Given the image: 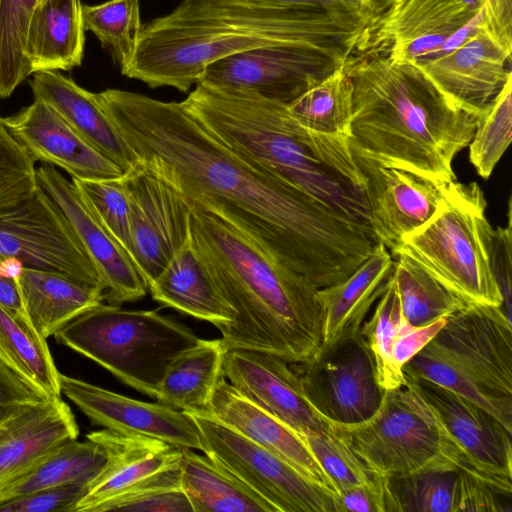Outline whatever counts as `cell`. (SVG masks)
<instances>
[{
  "label": "cell",
  "instance_id": "6da1fadb",
  "mask_svg": "<svg viewBox=\"0 0 512 512\" xmlns=\"http://www.w3.org/2000/svg\"><path fill=\"white\" fill-rule=\"evenodd\" d=\"M96 98L138 161L321 289L375 250L378 238L259 166L181 102L106 89Z\"/></svg>",
  "mask_w": 512,
  "mask_h": 512
},
{
  "label": "cell",
  "instance_id": "7a4b0ae2",
  "mask_svg": "<svg viewBox=\"0 0 512 512\" xmlns=\"http://www.w3.org/2000/svg\"><path fill=\"white\" fill-rule=\"evenodd\" d=\"M368 11L338 12L260 0H183L143 26L121 73L150 88L187 93L213 62L266 46L319 49L348 60Z\"/></svg>",
  "mask_w": 512,
  "mask_h": 512
},
{
  "label": "cell",
  "instance_id": "3957f363",
  "mask_svg": "<svg viewBox=\"0 0 512 512\" xmlns=\"http://www.w3.org/2000/svg\"><path fill=\"white\" fill-rule=\"evenodd\" d=\"M191 204V242L232 310L231 320L217 328L225 350L267 352L291 364L311 361L323 338L318 288L211 211Z\"/></svg>",
  "mask_w": 512,
  "mask_h": 512
},
{
  "label": "cell",
  "instance_id": "277c9868",
  "mask_svg": "<svg viewBox=\"0 0 512 512\" xmlns=\"http://www.w3.org/2000/svg\"><path fill=\"white\" fill-rule=\"evenodd\" d=\"M183 103L231 148L375 235L348 137L307 130L287 104L248 89L201 81Z\"/></svg>",
  "mask_w": 512,
  "mask_h": 512
},
{
  "label": "cell",
  "instance_id": "5b68a950",
  "mask_svg": "<svg viewBox=\"0 0 512 512\" xmlns=\"http://www.w3.org/2000/svg\"><path fill=\"white\" fill-rule=\"evenodd\" d=\"M349 140L389 165L456 181L452 162L469 145L477 117L456 107L418 65L385 55H351Z\"/></svg>",
  "mask_w": 512,
  "mask_h": 512
},
{
  "label": "cell",
  "instance_id": "8992f818",
  "mask_svg": "<svg viewBox=\"0 0 512 512\" xmlns=\"http://www.w3.org/2000/svg\"><path fill=\"white\" fill-rule=\"evenodd\" d=\"M492 414L512 432V327L501 307L468 305L402 367Z\"/></svg>",
  "mask_w": 512,
  "mask_h": 512
},
{
  "label": "cell",
  "instance_id": "52a82bcc",
  "mask_svg": "<svg viewBox=\"0 0 512 512\" xmlns=\"http://www.w3.org/2000/svg\"><path fill=\"white\" fill-rule=\"evenodd\" d=\"M54 337L154 399L171 362L200 340L188 327L155 310L108 303L84 312Z\"/></svg>",
  "mask_w": 512,
  "mask_h": 512
},
{
  "label": "cell",
  "instance_id": "ba28073f",
  "mask_svg": "<svg viewBox=\"0 0 512 512\" xmlns=\"http://www.w3.org/2000/svg\"><path fill=\"white\" fill-rule=\"evenodd\" d=\"M487 203L476 182H455L440 211L402 240V252L469 305L501 307L502 295L490 269L485 217ZM507 315V314H506Z\"/></svg>",
  "mask_w": 512,
  "mask_h": 512
},
{
  "label": "cell",
  "instance_id": "9c48e42d",
  "mask_svg": "<svg viewBox=\"0 0 512 512\" xmlns=\"http://www.w3.org/2000/svg\"><path fill=\"white\" fill-rule=\"evenodd\" d=\"M324 421L328 430L381 479L429 471L467 472L460 453L405 385L384 391L381 405L365 421Z\"/></svg>",
  "mask_w": 512,
  "mask_h": 512
},
{
  "label": "cell",
  "instance_id": "30bf717a",
  "mask_svg": "<svg viewBox=\"0 0 512 512\" xmlns=\"http://www.w3.org/2000/svg\"><path fill=\"white\" fill-rule=\"evenodd\" d=\"M188 413L203 438L204 455L263 497L277 512H340L332 494L279 456L205 411Z\"/></svg>",
  "mask_w": 512,
  "mask_h": 512
},
{
  "label": "cell",
  "instance_id": "8fae6325",
  "mask_svg": "<svg viewBox=\"0 0 512 512\" xmlns=\"http://www.w3.org/2000/svg\"><path fill=\"white\" fill-rule=\"evenodd\" d=\"M9 266L102 286L66 217L39 185L26 201L0 213V269Z\"/></svg>",
  "mask_w": 512,
  "mask_h": 512
},
{
  "label": "cell",
  "instance_id": "7c38bea8",
  "mask_svg": "<svg viewBox=\"0 0 512 512\" xmlns=\"http://www.w3.org/2000/svg\"><path fill=\"white\" fill-rule=\"evenodd\" d=\"M404 385L460 453L467 473L511 496L512 432L485 409L434 382L405 376Z\"/></svg>",
  "mask_w": 512,
  "mask_h": 512
},
{
  "label": "cell",
  "instance_id": "4fadbf2b",
  "mask_svg": "<svg viewBox=\"0 0 512 512\" xmlns=\"http://www.w3.org/2000/svg\"><path fill=\"white\" fill-rule=\"evenodd\" d=\"M365 183L373 231L392 254L402 240L426 225L445 204L453 184L389 165L370 156L348 137Z\"/></svg>",
  "mask_w": 512,
  "mask_h": 512
},
{
  "label": "cell",
  "instance_id": "5bb4252c",
  "mask_svg": "<svg viewBox=\"0 0 512 512\" xmlns=\"http://www.w3.org/2000/svg\"><path fill=\"white\" fill-rule=\"evenodd\" d=\"M297 365L302 388L323 420L355 424L370 418L382 403L371 353L361 336L348 339Z\"/></svg>",
  "mask_w": 512,
  "mask_h": 512
},
{
  "label": "cell",
  "instance_id": "9a60e30c",
  "mask_svg": "<svg viewBox=\"0 0 512 512\" xmlns=\"http://www.w3.org/2000/svg\"><path fill=\"white\" fill-rule=\"evenodd\" d=\"M122 179L130 206L131 257L148 287L188 240L192 204L140 162Z\"/></svg>",
  "mask_w": 512,
  "mask_h": 512
},
{
  "label": "cell",
  "instance_id": "2e32d148",
  "mask_svg": "<svg viewBox=\"0 0 512 512\" xmlns=\"http://www.w3.org/2000/svg\"><path fill=\"white\" fill-rule=\"evenodd\" d=\"M346 61L311 47L266 46L213 62L204 70L201 81L252 90L289 104Z\"/></svg>",
  "mask_w": 512,
  "mask_h": 512
},
{
  "label": "cell",
  "instance_id": "e0dca14e",
  "mask_svg": "<svg viewBox=\"0 0 512 512\" xmlns=\"http://www.w3.org/2000/svg\"><path fill=\"white\" fill-rule=\"evenodd\" d=\"M479 11L458 0H400L370 18L353 55L422 62Z\"/></svg>",
  "mask_w": 512,
  "mask_h": 512
},
{
  "label": "cell",
  "instance_id": "ac0fdd59",
  "mask_svg": "<svg viewBox=\"0 0 512 512\" xmlns=\"http://www.w3.org/2000/svg\"><path fill=\"white\" fill-rule=\"evenodd\" d=\"M37 182L66 217L104 288V301L120 306L146 295L148 287L128 252L103 227L72 180L56 167L41 164Z\"/></svg>",
  "mask_w": 512,
  "mask_h": 512
},
{
  "label": "cell",
  "instance_id": "d6986e66",
  "mask_svg": "<svg viewBox=\"0 0 512 512\" xmlns=\"http://www.w3.org/2000/svg\"><path fill=\"white\" fill-rule=\"evenodd\" d=\"M60 387L61 393L94 425L158 439L178 448L205 451L201 433L188 412L161 402L132 399L62 373Z\"/></svg>",
  "mask_w": 512,
  "mask_h": 512
},
{
  "label": "cell",
  "instance_id": "ffe728a7",
  "mask_svg": "<svg viewBox=\"0 0 512 512\" xmlns=\"http://www.w3.org/2000/svg\"><path fill=\"white\" fill-rule=\"evenodd\" d=\"M291 365L267 352L229 348L223 354L222 374L247 399L297 433L326 429Z\"/></svg>",
  "mask_w": 512,
  "mask_h": 512
},
{
  "label": "cell",
  "instance_id": "44dd1931",
  "mask_svg": "<svg viewBox=\"0 0 512 512\" xmlns=\"http://www.w3.org/2000/svg\"><path fill=\"white\" fill-rule=\"evenodd\" d=\"M415 64L450 102L477 118L512 78L511 53L485 29L453 51Z\"/></svg>",
  "mask_w": 512,
  "mask_h": 512
},
{
  "label": "cell",
  "instance_id": "7402d4cb",
  "mask_svg": "<svg viewBox=\"0 0 512 512\" xmlns=\"http://www.w3.org/2000/svg\"><path fill=\"white\" fill-rule=\"evenodd\" d=\"M3 120L9 132L35 162L59 167L71 179H113L125 174L42 100L34 99L30 105Z\"/></svg>",
  "mask_w": 512,
  "mask_h": 512
},
{
  "label": "cell",
  "instance_id": "603a6c76",
  "mask_svg": "<svg viewBox=\"0 0 512 512\" xmlns=\"http://www.w3.org/2000/svg\"><path fill=\"white\" fill-rule=\"evenodd\" d=\"M205 412L243 437L285 460L338 501L334 485L303 437L247 399L227 381L223 374L217 382Z\"/></svg>",
  "mask_w": 512,
  "mask_h": 512
},
{
  "label": "cell",
  "instance_id": "cb8c5ba5",
  "mask_svg": "<svg viewBox=\"0 0 512 512\" xmlns=\"http://www.w3.org/2000/svg\"><path fill=\"white\" fill-rule=\"evenodd\" d=\"M78 435L75 417L61 397L26 405L1 420L0 489Z\"/></svg>",
  "mask_w": 512,
  "mask_h": 512
},
{
  "label": "cell",
  "instance_id": "d4e9b609",
  "mask_svg": "<svg viewBox=\"0 0 512 512\" xmlns=\"http://www.w3.org/2000/svg\"><path fill=\"white\" fill-rule=\"evenodd\" d=\"M86 438L100 443L108 459L89 483L75 512H93L104 501L182 460V448L146 436L103 429L87 434Z\"/></svg>",
  "mask_w": 512,
  "mask_h": 512
},
{
  "label": "cell",
  "instance_id": "484cf974",
  "mask_svg": "<svg viewBox=\"0 0 512 512\" xmlns=\"http://www.w3.org/2000/svg\"><path fill=\"white\" fill-rule=\"evenodd\" d=\"M34 99L53 107L94 149L119 166L124 173L138 164V158L100 106L96 93L79 86L59 71L32 74Z\"/></svg>",
  "mask_w": 512,
  "mask_h": 512
},
{
  "label": "cell",
  "instance_id": "4316f807",
  "mask_svg": "<svg viewBox=\"0 0 512 512\" xmlns=\"http://www.w3.org/2000/svg\"><path fill=\"white\" fill-rule=\"evenodd\" d=\"M393 268L391 253L379 242L372 254L351 275L336 284L318 289L324 310V326L317 354L360 334L371 308L384 292Z\"/></svg>",
  "mask_w": 512,
  "mask_h": 512
},
{
  "label": "cell",
  "instance_id": "83f0119b",
  "mask_svg": "<svg viewBox=\"0 0 512 512\" xmlns=\"http://www.w3.org/2000/svg\"><path fill=\"white\" fill-rule=\"evenodd\" d=\"M148 289L152 298L163 306L217 328L232 318L231 308L220 295L190 235Z\"/></svg>",
  "mask_w": 512,
  "mask_h": 512
},
{
  "label": "cell",
  "instance_id": "f1b7e54d",
  "mask_svg": "<svg viewBox=\"0 0 512 512\" xmlns=\"http://www.w3.org/2000/svg\"><path fill=\"white\" fill-rule=\"evenodd\" d=\"M17 278L25 312L45 339L104 302L102 286L61 273L20 267Z\"/></svg>",
  "mask_w": 512,
  "mask_h": 512
},
{
  "label": "cell",
  "instance_id": "f546056e",
  "mask_svg": "<svg viewBox=\"0 0 512 512\" xmlns=\"http://www.w3.org/2000/svg\"><path fill=\"white\" fill-rule=\"evenodd\" d=\"M80 0H44L29 24L26 55L32 74L69 71L81 65L85 29Z\"/></svg>",
  "mask_w": 512,
  "mask_h": 512
},
{
  "label": "cell",
  "instance_id": "4dcf8cb0",
  "mask_svg": "<svg viewBox=\"0 0 512 512\" xmlns=\"http://www.w3.org/2000/svg\"><path fill=\"white\" fill-rule=\"evenodd\" d=\"M181 487L193 512H277L232 473L193 449L182 448Z\"/></svg>",
  "mask_w": 512,
  "mask_h": 512
},
{
  "label": "cell",
  "instance_id": "1f68e13d",
  "mask_svg": "<svg viewBox=\"0 0 512 512\" xmlns=\"http://www.w3.org/2000/svg\"><path fill=\"white\" fill-rule=\"evenodd\" d=\"M224 351L220 339H200L180 353L160 383L158 402L185 412L206 411L222 376Z\"/></svg>",
  "mask_w": 512,
  "mask_h": 512
},
{
  "label": "cell",
  "instance_id": "d6a6232c",
  "mask_svg": "<svg viewBox=\"0 0 512 512\" xmlns=\"http://www.w3.org/2000/svg\"><path fill=\"white\" fill-rule=\"evenodd\" d=\"M107 459L104 447L94 440H68L0 489V503L45 488L76 482L90 483Z\"/></svg>",
  "mask_w": 512,
  "mask_h": 512
},
{
  "label": "cell",
  "instance_id": "836d02e7",
  "mask_svg": "<svg viewBox=\"0 0 512 512\" xmlns=\"http://www.w3.org/2000/svg\"><path fill=\"white\" fill-rule=\"evenodd\" d=\"M45 339L26 313L0 306V358L50 397H61L58 371Z\"/></svg>",
  "mask_w": 512,
  "mask_h": 512
},
{
  "label": "cell",
  "instance_id": "e575fe53",
  "mask_svg": "<svg viewBox=\"0 0 512 512\" xmlns=\"http://www.w3.org/2000/svg\"><path fill=\"white\" fill-rule=\"evenodd\" d=\"M392 256L396 257L392 279L402 317L410 326L429 325L469 305L409 255L397 252Z\"/></svg>",
  "mask_w": 512,
  "mask_h": 512
},
{
  "label": "cell",
  "instance_id": "d590c367",
  "mask_svg": "<svg viewBox=\"0 0 512 512\" xmlns=\"http://www.w3.org/2000/svg\"><path fill=\"white\" fill-rule=\"evenodd\" d=\"M343 66L287 104L290 115L307 130L350 137L352 88Z\"/></svg>",
  "mask_w": 512,
  "mask_h": 512
},
{
  "label": "cell",
  "instance_id": "8d00e7d4",
  "mask_svg": "<svg viewBox=\"0 0 512 512\" xmlns=\"http://www.w3.org/2000/svg\"><path fill=\"white\" fill-rule=\"evenodd\" d=\"M402 320L400 300L391 274L372 315L365 320L360 330L383 391L397 389L405 384L402 367L394 358V347Z\"/></svg>",
  "mask_w": 512,
  "mask_h": 512
},
{
  "label": "cell",
  "instance_id": "74e56055",
  "mask_svg": "<svg viewBox=\"0 0 512 512\" xmlns=\"http://www.w3.org/2000/svg\"><path fill=\"white\" fill-rule=\"evenodd\" d=\"M85 31L92 32L114 61L124 69L131 61L143 24L140 0H108L97 5H82Z\"/></svg>",
  "mask_w": 512,
  "mask_h": 512
},
{
  "label": "cell",
  "instance_id": "f35d334b",
  "mask_svg": "<svg viewBox=\"0 0 512 512\" xmlns=\"http://www.w3.org/2000/svg\"><path fill=\"white\" fill-rule=\"evenodd\" d=\"M38 0H0V97L8 98L30 75L29 24Z\"/></svg>",
  "mask_w": 512,
  "mask_h": 512
},
{
  "label": "cell",
  "instance_id": "ab89813d",
  "mask_svg": "<svg viewBox=\"0 0 512 512\" xmlns=\"http://www.w3.org/2000/svg\"><path fill=\"white\" fill-rule=\"evenodd\" d=\"M457 471H429L384 479L385 512H451Z\"/></svg>",
  "mask_w": 512,
  "mask_h": 512
},
{
  "label": "cell",
  "instance_id": "60d3db41",
  "mask_svg": "<svg viewBox=\"0 0 512 512\" xmlns=\"http://www.w3.org/2000/svg\"><path fill=\"white\" fill-rule=\"evenodd\" d=\"M512 78L477 118L469 143V160L478 175L488 179L511 142Z\"/></svg>",
  "mask_w": 512,
  "mask_h": 512
},
{
  "label": "cell",
  "instance_id": "b9f144b4",
  "mask_svg": "<svg viewBox=\"0 0 512 512\" xmlns=\"http://www.w3.org/2000/svg\"><path fill=\"white\" fill-rule=\"evenodd\" d=\"M193 512L181 487V462L99 504L93 512Z\"/></svg>",
  "mask_w": 512,
  "mask_h": 512
},
{
  "label": "cell",
  "instance_id": "7bdbcfd3",
  "mask_svg": "<svg viewBox=\"0 0 512 512\" xmlns=\"http://www.w3.org/2000/svg\"><path fill=\"white\" fill-rule=\"evenodd\" d=\"M300 435L331 480L337 495L355 487H367L382 493L384 498V479L370 472L328 428Z\"/></svg>",
  "mask_w": 512,
  "mask_h": 512
},
{
  "label": "cell",
  "instance_id": "ee69618b",
  "mask_svg": "<svg viewBox=\"0 0 512 512\" xmlns=\"http://www.w3.org/2000/svg\"><path fill=\"white\" fill-rule=\"evenodd\" d=\"M71 180L93 215L131 256L130 206L122 177Z\"/></svg>",
  "mask_w": 512,
  "mask_h": 512
},
{
  "label": "cell",
  "instance_id": "f6af8a7d",
  "mask_svg": "<svg viewBox=\"0 0 512 512\" xmlns=\"http://www.w3.org/2000/svg\"><path fill=\"white\" fill-rule=\"evenodd\" d=\"M35 160L0 117V213L20 205L38 188Z\"/></svg>",
  "mask_w": 512,
  "mask_h": 512
},
{
  "label": "cell",
  "instance_id": "bcb514c9",
  "mask_svg": "<svg viewBox=\"0 0 512 512\" xmlns=\"http://www.w3.org/2000/svg\"><path fill=\"white\" fill-rule=\"evenodd\" d=\"M88 485L76 482L41 489L0 503V512H75Z\"/></svg>",
  "mask_w": 512,
  "mask_h": 512
},
{
  "label": "cell",
  "instance_id": "7dc6e473",
  "mask_svg": "<svg viewBox=\"0 0 512 512\" xmlns=\"http://www.w3.org/2000/svg\"><path fill=\"white\" fill-rule=\"evenodd\" d=\"M507 225L488 228L486 249L493 277L502 295V310L511 317L512 202L508 200Z\"/></svg>",
  "mask_w": 512,
  "mask_h": 512
},
{
  "label": "cell",
  "instance_id": "c3c4849f",
  "mask_svg": "<svg viewBox=\"0 0 512 512\" xmlns=\"http://www.w3.org/2000/svg\"><path fill=\"white\" fill-rule=\"evenodd\" d=\"M505 495L479 478L458 470L453 487L451 512H506Z\"/></svg>",
  "mask_w": 512,
  "mask_h": 512
},
{
  "label": "cell",
  "instance_id": "681fc988",
  "mask_svg": "<svg viewBox=\"0 0 512 512\" xmlns=\"http://www.w3.org/2000/svg\"><path fill=\"white\" fill-rule=\"evenodd\" d=\"M49 398L0 358V421L26 405Z\"/></svg>",
  "mask_w": 512,
  "mask_h": 512
},
{
  "label": "cell",
  "instance_id": "f907efd6",
  "mask_svg": "<svg viewBox=\"0 0 512 512\" xmlns=\"http://www.w3.org/2000/svg\"><path fill=\"white\" fill-rule=\"evenodd\" d=\"M447 319L442 317L437 321L423 326L413 327L402 320L394 347V358L403 367L413 356L420 352L440 331Z\"/></svg>",
  "mask_w": 512,
  "mask_h": 512
},
{
  "label": "cell",
  "instance_id": "816d5d0a",
  "mask_svg": "<svg viewBox=\"0 0 512 512\" xmlns=\"http://www.w3.org/2000/svg\"><path fill=\"white\" fill-rule=\"evenodd\" d=\"M486 32L512 53V0H483Z\"/></svg>",
  "mask_w": 512,
  "mask_h": 512
},
{
  "label": "cell",
  "instance_id": "f5cc1de1",
  "mask_svg": "<svg viewBox=\"0 0 512 512\" xmlns=\"http://www.w3.org/2000/svg\"><path fill=\"white\" fill-rule=\"evenodd\" d=\"M340 512H385L382 493L367 487H355L338 495Z\"/></svg>",
  "mask_w": 512,
  "mask_h": 512
},
{
  "label": "cell",
  "instance_id": "db71d44e",
  "mask_svg": "<svg viewBox=\"0 0 512 512\" xmlns=\"http://www.w3.org/2000/svg\"><path fill=\"white\" fill-rule=\"evenodd\" d=\"M0 306L15 313H26L17 273L0 269Z\"/></svg>",
  "mask_w": 512,
  "mask_h": 512
},
{
  "label": "cell",
  "instance_id": "11a10c76",
  "mask_svg": "<svg viewBox=\"0 0 512 512\" xmlns=\"http://www.w3.org/2000/svg\"><path fill=\"white\" fill-rule=\"evenodd\" d=\"M263 2L278 4V5H291V6H307L321 8L338 12H351L366 9L350 3L347 0H260Z\"/></svg>",
  "mask_w": 512,
  "mask_h": 512
},
{
  "label": "cell",
  "instance_id": "9f6ffc18",
  "mask_svg": "<svg viewBox=\"0 0 512 512\" xmlns=\"http://www.w3.org/2000/svg\"><path fill=\"white\" fill-rule=\"evenodd\" d=\"M398 1L400 0H366V8L373 17Z\"/></svg>",
  "mask_w": 512,
  "mask_h": 512
},
{
  "label": "cell",
  "instance_id": "6f0895ef",
  "mask_svg": "<svg viewBox=\"0 0 512 512\" xmlns=\"http://www.w3.org/2000/svg\"><path fill=\"white\" fill-rule=\"evenodd\" d=\"M465 5L469 6L475 11H479L484 8L483 0H458Z\"/></svg>",
  "mask_w": 512,
  "mask_h": 512
},
{
  "label": "cell",
  "instance_id": "680465c9",
  "mask_svg": "<svg viewBox=\"0 0 512 512\" xmlns=\"http://www.w3.org/2000/svg\"><path fill=\"white\" fill-rule=\"evenodd\" d=\"M347 1H349L352 4L357 5V6L362 7V8L367 10V8H366V0H347Z\"/></svg>",
  "mask_w": 512,
  "mask_h": 512
},
{
  "label": "cell",
  "instance_id": "91938a15",
  "mask_svg": "<svg viewBox=\"0 0 512 512\" xmlns=\"http://www.w3.org/2000/svg\"><path fill=\"white\" fill-rule=\"evenodd\" d=\"M43 1H44V0H38V4H39V3H41V2H43Z\"/></svg>",
  "mask_w": 512,
  "mask_h": 512
}]
</instances>
